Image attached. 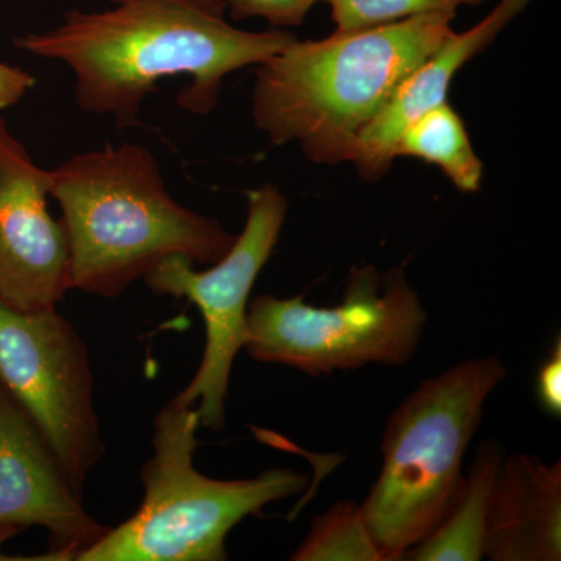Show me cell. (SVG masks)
<instances>
[{
    "instance_id": "18",
    "label": "cell",
    "mask_w": 561,
    "mask_h": 561,
    "mask_svg": "<svg viewBox=\"0 0 561 561\" xmlns=\"http://www.w3.org/2000/svg\"><path fill=\"white\" fill-rule=\"evenodd\" d=\"M537 397L549 415H561V341L557 339L548 359L542 362L537 376Z\"/></svg>"
},
{
    "instance_id": "11",
    "label": "cell",
    "mask_w": 561,
    "mask_h": 561,
    "mask_svg": "<svg viewBox=\"0 0 561 561\" xmlns=\"http://www.w3.org/2000/svg\"><path fill=\"white\" fill-rule=\"evenodd\" d=\"M530 0H500L485 20L463 33L453 32L437 50L402 80L387 105L362 130L353 164L362 179L378 180L397 158L402 133L427 111L448 102V91L456 73L471 58L481 54Z\"/></svg>"
},
{
    "instance_id": "9",
    "label": "cell",
    "mask_w": 561,
    "mask_h": 561,
    "mask_svg": "<svg viewBox=\"0 0 561 561\" xmlns=\"http://www.w3.org/2000/svg\"><path fill=\"white\" fill-rule=\"evenodd\" d=\"M50 173L0 116V300L21 312L54 309L70 289V250L47 209Z\"/></svg>"
},
{
    "instance_id": "3",
    "label": "cell",
    "mask_w": 561,
    "mask_h": 561,
    "mask_svg": "<svg viewBox=\"0 0 561 561\" xmlns=\"http://www.w3.org/2000/svg\"><path fill=\"white\" fill-rule=\"evenodd\" d=\"M70 250V289L119 297L171 254L213 265L236 236L169 194L153 154L135 144L77 154L51 169Z\"/></svg>"
},
{
    "instance_id": "5",
    "label": "cell",
    "mask_w": 561,
    "mask_h": 561,
    "mask_svg": "<svg viewBox=\"0 0 561 561\" xmlns=\"http://www.w3.org/2000/svg\"><path fill=\"white\" fill-rule=\"evenodd\" d=\"M181 394L153 421V456L140 471L139 511L80 553L79 561H221L236 524L306 489L308 478L272 468L247 481H217L195 470L197 411Z\"/></svg>"
},
{
    "instance_id": "19",
    "label": "cell",
    "mask_w": 561,
    "mask_h": 561,
    "mask_svg": "<svg viewBox=\"0 0 561 561\" xmlns=\"http://www.w3.org/2000/svg\"><path fill=\"white\" fill-rule=\"evenodd\" d=\"M35 84V77L27 70L0 61V113L16 105Z\"/></svg>"
},
{
    "instance_id": "15",
    "label": "cell",
    "mask_w": 561,
    "mask_h": 561,
    "mask_svg": "<svg viewBox=\"0 0 561 561\" xmlns=\"http://www.w3.org/2000/svg\"><path fill=\"white\" fill-rule=\"evenodd\" d=\"M295 561H383L365 526L360 504L341 501L313 519L311 531L290 557Z\"/></svg>"
},
{
    "instance_id": "12",
    "label": "cell",
    "mask_w": 561,
    "mask_h": 561,
    "mask_svg": "<svg viewBox=\"0 0 561 561\" xmlns=\"http://www.w3.org/2000/svg\"><path fill=\"white\" fill-rule=\"evenodd\" d=\"M483 559H561V463L534 454L502 457L486 512Z\"/></svg>"
},
{
    "instance_id": "13",
    "label": "cell",
    "mask_w": 561,
    "mask_h": 561,
    "mask_svg": "<svg viewBox=\"0 0 561 561\" xmlns=\"http://www.w3.org/2000/svg\"><path fill=\"white\" fill-rule=\"evenodd\" d=\"M504 451L494 440L483 442L463 474L451 507L437 529L405 552L413 561H479L483 559L491 486Z\"/></svg>"
},
{
    "instance_id": "8",
    "label": "cell",
    "mask_w": 561,
    "mask_h": 561,
    "mask_svg": "<svg viewBox=\"0 0 561 561\" xmlns=\"http://www.w3.org/2000/svg\"><path fill=\"white\" fill-rule=\"evenodd\" d=\"M0 381L31 416L73 489L105 454L87 346L54 309L21 312L0 300Z\"/></svg>"
},
{
    "instance_id": "7",
    "label": "cell",
    "mask_w": 561,
    "mask_h": 561,
    "mask_svg": "<svg viewBox=\"0 0 561 561\" xmlns=\"http://www.w3.org/2000/svg\"><path fill=\"white\" fill-rule=\"evenodd\" d=\"M247 201L249 216L241 236L208 271H194L190 257L171 254L144 276L154 294L187 298L201 309L205 351L197 375L180 394L191 404L198 401V420L210 431L225 426L232 362L247 341L251 289L271 260L289 206L283 192L268 183L247 192Z\"/></svg>"
},
{
    "instance_id": "14",
    "label": "cell",
    "mask_w": 561,
    "mask_h": 561,
    "mask_svg": "<svg viewBox=\"0 0 561 561\" xmlns=\"http://www.w3.org/2000/svg\"><path fill=\"white\" fill-rule=\"evenodd\" d=\"M398 157L419 158L437 165L460 192H478L481 187V158L472 149L459 114L448 102L427 111L402 133Z\"/></svg>"
},
{
    "instance_id": "17",
    "label": "cell",
    "mask_w": 561,
    "mask_h": 561,
    "mask_svg": "<svg viewBox=\"0 0 561 561\" xmlns=\"http://www.w3.org/2000/svg\"><path fill=\"white\" fill-rule=\"evenodd\" d=\"M317 2L321 0H225L232 20L261 18L279 31L301 25Z\"/></svg>"
},
{
    "instance_id": "16",
    "label": "cell",
    "mask_w": 561,
    "mask_h": 561,
    "mask_svg": "<svg viewBox=\"0 0 561 561\" xmlns=\"http://www.w3.org/2000/svg\"><path fill=\"white\" fill-rule=\"evenodd\" d=\"M330 7L337 32L364 31L424 14L456 18L461 7H478L485 0H321Z\"/></svg>"
},
{
    "instance_id": "2",
    "label": "cell",
    "mask_w": 561,
    "mask_h": 561,
    "mask_svg": "<svg viewBox=\"0 0 561 561\" xmlns=\"http://www.w3.org/2000/svg\"><path fill=\"white\" fill-rule=\"evenodd\" d=\"M454 16L424 14L324 39L291 41L257 65L253 121L275 146L317 164L353 161L362 130L402 80L451 35Z\"/></svg>"
},
{
    "instance_id": "1",
    "label": "cell",
    "mask_w": 561,
    "mask_h": 561,
    "mask_svg": "<svg viewBox=\"0 0 561 561\" xmlns=\"http://www.w3.org/2000/svg\"><path fill=\"white\" fill-rule=\"evenodd\" d=\"M110 2L105 11H69L58 27L28 33L14 46L66 62L80 108L111 116L119 128L139 125L147 95L176 76L191 79L180 92L181 108L205 116L219 103L228 73L261 65L297 39L279 28H236L225 0Z\"/></svg>"
},
{
    "instance_id": "6",
    "label": "cell",
    "mask_w": 561,
    "mask_h": 561,
    "mask_svg": "<svg viewBox=\"0 0 561 561\" xmlns=\"http://www.w3.org/2000/svg\"><path fill=\"white\" fill-rule=\"evenodd\" d=\"M427 316L402 271L373 265L351 273L341 305L313 308L297 298L261 295L249 305L250 357L308 375L359 370L365 365L402 367L415 356Z\"/></svg>"
},
{
    "instance_id": "4",
    "label": "cell",
    "mask_w": 561,
    "mask_h": 561,
    "mask_svg": "<svg viewBox=\"0 0 561 561\" xmlns=\"http://www.w3.org/2000/svg\"><path fill=\"white\" fill-rule=\"evenodd\" d=\"M505 376L496 356L460 362L421 382L391 413L381 471L360 504L383 561L404 559L445 518L485 402Z\"/></svg>"
},
{
    "instance_id": "10",
    "label": "cell",
    "mask_w": 561,
    "mask_h": 561,
    "mask_svg": "<svg viewBox=\"0 0 561 561\" xmlns=\"http://www.w3.org/2000/svg\"><path fill=\"white\" fill-rule=\"evenodd\" d=\"M33 526L49 531L46 559L60 561L79 559L110 529L84 511L49 443L0 381V548Z\"/></svg>"
}]
</instances>
